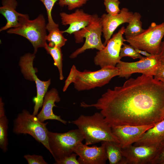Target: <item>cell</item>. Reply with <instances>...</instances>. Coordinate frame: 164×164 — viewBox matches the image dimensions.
I'll use <instances>...</instances> for the list:
<instances>
[{"label": "cell", "mask_w": 164, "mask_h": 164, "mask_svg": "<svg viewBox=\"0 0 164 164\" xmlns=\"http://www.w3.org/2000/svg\"><path fill=\"white\" fill-rule=\"evenodd\" d=\"M152 76L130 78L121 86L108 89L95 103L82 102L84 108L94 107L111 127L155 125L162 120L164 84Z\"/></svg>", "instance_id": "obj_1"}, {"label": "cell", "mask_w": 164, "mask_h": 164, "mask_svg": "<svg viewBox=\"0 0 164 164\" xmlns=\"http://www.w3.org/2000/svg\"><path fill=\"white\" fill-rule=\"evenodd\" d=\"M119 70L116 67L108 66L97 71H79L73 65L63 89L65 91L69 85L73 84L74 88L80 91L101 87L108 84L114 77L118 76Z\"/></svg>", "instance_id": "obj_2"}, {"label": "cell", "mask_w": 164, "mask_h": 164, "mask_svg": "<svg viewBox=\"0 0 164 164\" xmlns=\"http://www.w3.org/2000/svg\"><path fill=\"white\" fill-rule=\"evenodd\" d=\"M70 123L75 125L82 133L87 145L105 141L119 143L111 127L100 113L96 112L91 116L81 115Z\"/></svg>", "instance_id": "obj_3"}, {"label": "cell", "mask_w": 164, "mask_h": 164, "mask_svg": "<svg viewBox=\"0 0 164 164\" xmlns=\"http://www.w3.org/2000/svg\"><path fill=\"white\" fill-rule=\"evenodd\" d=\"M19 22V26L10 29L7 32L17 34L28 39L33 46L34 54L39 48L45 47L47 35L46 25L43 15L40 14L36 18L30 20L28 15L22 14Z\"/></svg>", "instance_id": "obj_4"}, {"label": "cell", "mask_w": 164, "mask_h": 164, "mask_svg": "<svg viewBox=\"0 0 164 164\" xmlns=\"http://www.w3.org/2000/svg\"><path fill=\"white\" fill-rule=\"evenodd\" d=\"M48 122L40 121L36 115L25 109L19 114L13 121L12 131L16 134H28L50 152L46 127Z\"/></svg>", "instance_id": "obj_5"}, {"label": "cell", "mask_w": 164, "mask_h": 164, "mask_svg": "<svg viewBox=\"0 0 164 164\" xmlns=\"http://www.w3.org/2000/svg\"><path fill=\"white\" fill-rule=\"evenodd\" d=\"M48 135L50 153L55 162L73 153L74 147L84 139L82 133L78 128L63 133L48 131Z\"/></svg>", "instance_id": "obj_6"}, {"label": "cell", "mask_w": 164, "mask_h": 164, "mask_svg": "<svg viewBox=\"0 0 164 164\" xmlns=\"http://www.w3.org/2000/svg\"><path fill=\"white\" fill-rule=\"evenodd\" d=\"M164 36V22L159 24L152 22L139 35L125 37V42L135 48L145 51L152 55L160 54L162 40Z\"/></svg>", "instance_id": "obj_7"}, {"label": "cell", "mask_w": 164, "mask_h": 164, "mask_svg": "<svg viewBox=\"0 0 164 164\" xmlns=\"http://www.w3.org/2000/svg\"><path fill=\"white\" fill-rule=\"evenodd\" d=\"M102 32L101 18L96 14L92 15L91 22L87 26L73 33L76 43H82L84 38L85 41L83 46L72 53L70 57L74 58L87 49H95L99 51L102 50L105 46L101 40Z\"/></svg>", "instance_id": "obj_8"}, {"label": "cell", "mask_w": 164, "mask_h": 164, "mask_svg": "<svg viewBox=\"0 0 164 164\" xmlns=\"http://www.w3.org/2000/svg\"><path fill=\"white\" fill-rule=\"evenodd\" d=\"M34 53H27L22 56L19 63L21 71L27 80L34 81L36 84L37 95L33 99L35 103L32 114L36 115L39 110L43 106L44 97L51 83L50 79L43 81L36 74L37 70L33 67V61L35 57Z\"/></svg>", "instance_id": "obj_9"}, {"label": "cell", "mask_w": 164, "mask_h": 164, "mask_svg": "<svg viewBox=\"0 0 164 164\" xmlns=\"http://www.w3.org/2000/svg\"><path fill=\"white\" fill-rule=\"evenodd\" d=\"M125 30V27L122 26L113 35L104 48L97 53L94 60L96 65L101 68L108 66L116 67L121 60L120 50L125 42L123 37Z\"/></svg>", "instance_id": "obj_10"}, {"label": "cell", "mask_w": 164, "mask_h": 164, "mask_svg": "<svg viewBox=\"0 0 164 164\" xmlns=\"http://www.w3.org/2000/svg\"><path fill=\"white\" fill-rule=\"evenodd\" d=\"M163 58L159 54L144 57L134 62H127L120 60L116 66L119 70L118 76L128 79L133 73H140L154 76Z\"/></svg>", "instance_id": "obj_11"}, {"label": "cell", "mask_w": 164, "mask_h": 164, "mask_svg": "<svg viewBox=\"0 0 164 164\" xmlns=\"http://www.w3.org/2000/svg\"><path fill=\"white\" fill-rule=\"evenodd\" d=\"M158 148L156 146L132 145L121 148L124 157L122 164H151Z\"/></svg>", "instance_id": "obj_12"}, {"label": "cell", "mask_w": 164, "mask_h": 164, "mask_svg": "<svg viewBox=\"0 0 164 164\" xmlns=\"http://www.w3.org/2000/svg\"><path fill=\"white\" fill-rule=\"evenodd\" d=\"M100 146L91 147L82 142L76 145L73 149V152L79 156L78 159L80 164H105L108 159L105 144L101 142Z\"/></svg>", "instance_id": "obj_13"}, {"label": "cell", "mask_w": 164, "mask_h": 164, "mask_svg": "<svg viewBox=\"0 0 164 164\" xmlns=\"http://www.w3.org/2000/svg\"><path fill=\"white\" fill-rule=\"evenodd\" d=\"M155 125H120L111 127V130L123 149L134 144L145 132Z\"/></svg>", "instance_id": "obj_14"}, {"label": "cell", "mask_w": 164, "mask_h": 164, "mask_svg": "<svg viewBox=\"0 0 164 164\" xmlns=\"http://www.w3.org/2000/svg\"><path fill=\"white\" fill-rule=\"evenodd\" d=\"M126 8H124L117 15L112 16L108 14H104L101 17L102 27L103 36L105 39L104 43L105 46L111 38L113 32L121 25L128 23L133 14Z\"/></svg>", "instance_id": "obj_15"}, {"label": "cell", "mask_w": 164, "mask_h": 164, "mask_svg": "<svg viewBox=\"0 0 164 164\" xmlns=\"http://www.w3.org/2000/svg\"><path fill=\"white\" fill-rule=\"evenodd\" d=\"M62 24L69 25L68 28L63 31V33L73 34L87 26L92 19V15L85 12L82 9H77L71 14L65 12L60 13Z\"/></svg>", "instance_id": "obj_16"}, {"label": "cell", "mask_w": 164, "mask_h": 164, "mask_svg": "<svg viewBox=\"0 0 164 164\" xmlns=\"http://www.w3.org/2000/svg\"><path fill=\"white\" fill-rule=\"evenodd\" d=\"M60 98L57 90L53 88L47 92L44 97L42 108L40 111L36 115L41 122L48 120L58 121L64 124H66L67 121L62 119L60 116L55 114L53 112V108L57 107L55 102L60 101Z\"/></svg>", "instance_id": "obj_17"}, {"label": "cell", "mask_w": 164, "mask_h": 164, "mask_svg": "<svg viewBox=\"0 0 164 164\" xmlns=\"http://www.w3.org/2000/svg\"><path fill=\"white\" fill-rule=\"evenodd\" d=\"M164 142V118L145 132L134 145L158 147Z\"/></svg>", "instance_id": "obj_18"}, {"label": "cell", "mask_w": 164, "mask_h": 164, "mask_svg": "<svg viewBox=\"0 0 164 164\" xmlns=\"http://www.w3.org/2000/svg\"><path fill=\"white\" fill-rule=\"evenodd\" d=\"M2 6L0 7V12L6 19V25L1 28L2 31L9 29L19 26L20 17L22 14L17 12L16 9L18 3L16 0H2Z\"/></svg>", "instance_id": "obj_19"}, {"label": "cell", "mask_w": 164, "mask_h": 164, "mask_svg": "<svg viewBox=\"0 0 164 164\" xmlns=\"http://www.w3.org/2000/svg\"><path fill=\"white\" fill-rule=\"evenodd\" d=\"M4 103L2 98L0 99V147L3 152L8 149L9 144L8 132L9 121L5 114Z\"/></svg>", "instance_id": "obj_20"}, {"label": "cell", "mask_w": 164, "mask_h": 164, "mask_svg": "<svg viewBox=\"0 0 164 164\" xmlns=\"http://www.w3.org/2000/svg\"><path fill=\"white\" fill-rule=\"evenodd\" d=\"M103 142L109 164H122L124 157L119 144L112 141Z\"/></svg>", "instance_id": "obj_21"}, {"label": "cell", "mask_w": 164, "mask_h": 164, "mask_svg": "<svg viewBox=\"0 0 164 164\" xmlns=\"http://www.w3.org/2000/svg\"><path fill=\"white\" fill-rule=\"evenodd\" d=\"M141 15L137 12L133 13L128 25L125 28L124 34L125 37H133L141 33L145 30L142 27V22L141 21Z\"/></svg>", "instance_id": "obj_22"}, {"label": "cell", "mask_w": 164, "mask_h": 164, "mask_svg": "<svg viewBox=\"0 0 164 164\" xmlns=\"http://www.w3.org/2000/svg\"><path fill=\"white\" fill-rule=\"evenodd\" d=\"M49 32L46 40L49 43V46L61 48L65 45L67 39L63 36V31L60 30L58 27H57L52 29Z\"/></svg>", "instance_id": "obj_23"}, {"label": "cell", "mask_w": 164, "mask_h": 164, "mask_svg": "<svg viewBox=\"0 0 164 164\" xmlns=\"http://www.w3.org/2000/svg\"><path fill=\"white\" fill-rule=\"evenodd\" d=\"M45 49L47 53L50 54L53 60L54 65L56 66L59 70L60 79L62 80L63 79V55L61 48L56 46L50 47L46 44Z\"/></svg>", "instance_id": "obj_24"}, {"label": "cell", "mask_w": 164, "mask_h": 164, "mask_svg": "<svg viewBox=\"0 0 164 164\" xmlns=\"http://www.w3.org/2000/svg\"><path fill=\"white\" fill-rule=\"evenodd\" d=\"M44 5L47 11L48 23L46 25V29L49 32L52 29L58 27L59 25L53 21L51 15V12L55 3L60 0H39Z\"/></svg>", "instance_id": "obj_25"}, {"label": "cell", "mask_w": 164, "mask_h": 164, "mask_svg": "<svg viewBox=\"0 0 164 164\" xmlns=\"http://www.w3.org/2000/svg\"><path fill=\"white\" fill-rule=\"evenodd\" d=\"M120 56L121 58L124 57L128 56L133 59H141L144 57L137 53L135 48L131 45L125 43L121 49Z\"/></svg>", "instance_id": "obj_26"}, {"label": "cell", "mask_w": 164, "mask_h": 164, "mask_svg": "<svg viewBox=\"0 0 164 164\" xmlns=\"http://www.w3.org/2000/svg\"><path fill=\"white\" fill-rule=\"evenodd\" d=\"M120 3L119 0H104L106 11L112 16L116 15L120 12L119 7Z\"/></svg>", "instance_id": "obj_27"}, {"label": "cell", "mask_w": 164, "mask_h": 164, "mask_svg": "<svg viewBox=\"0 0 164 164\" xmlns=\"http://www.w3.org/2000/svg\"><path fill=\"white\" fill-rule=\"evenodd\" d=\"M89 0H60L58 4L61 7L67 6L69 10L82 6Z\"/></svg>", "instance_id": "obj_28"}, {"label": "cell", "mask_w": 164, "mask_h": 164, "mask_svg": "<svg viewBox=\"0 0 164 164\" xmlns=\"http://www.w3.org/2000/svg\"><path fill=\"white\" fill-rule=\"evenodd\" d=\"M29 164H47L48 163L44 160L43 156L41 155L29 154L24 156Z\"/></svg>", "instance_id": "obj_29"}, {"label": "cell", "mask_w": 164, "mask_h": 164, "mask_svg": "<svg viewBox=\"0 0 164 164\" xmlns=\"http://www.w3.org/2000/svg\"><path fill=\"white\" fill-rule=\"evenodd\" d=\"M151 164H164V142L159 146L158 151Z\"/></svg>", "instance_id": "obj_30"}, {"label": "cell", "mask_w": 164, "mask_h": 164, "mask_svg": "<svg viewBox=\"0 0 164 164\" xmlns=\"http://www.w3.org/2000/svg\"><path fill=\"white\" fill-rule=\"evenodd\" d=\"M77 155L73 152L69 155L55 162L56 164H80L77 159Z\"/></svg>", "instance_id": "obj_31"}, {"label": "cell", "mask_w": 164, "mask_h": 164, "mask_svg": "<svg viewBox=\"0 0 164 164\" xmlns=\"http://www.w3.org/2000/svg\"><path fill=\"white\" fill-rule=\"evenodd\" d=\"M153 77L158 80L164 81V58L162 59Z\"/></svg>", "instance_id": "obj_32"}, {"label": "cell", "mask_w": 164, "mask_h": 164, "mask_svg": "<svg viewBox=\"0 0 164 164\" xmlns=\"http://www.w3.org/2000/svg\"><path fill=\"white\" fill-rule=\"evenodd\" d=\"M135 49L136 51L139 53L140 54H142L143 55L145 56L146 57H150L152 56V55L150 54V53L148 52H147L143 50H141L135 48Z\"/></svg>", "instance_id": "obj_33"}, {"label": "cell", "mask_w": 164, "mask_h": 164, "mask_svg": "<svg viewBox=\"0 0 164 164\" xmlns=\"http://www.w3.org/2000/svg\"><path fill=\"white\" fill-rule=\"evenodd\" d=\"M163 82L164 84V81H162ZM164 118V106L162 109V120Z\"/></svg>", "instance_id": "obj_34"}]
</instances>
